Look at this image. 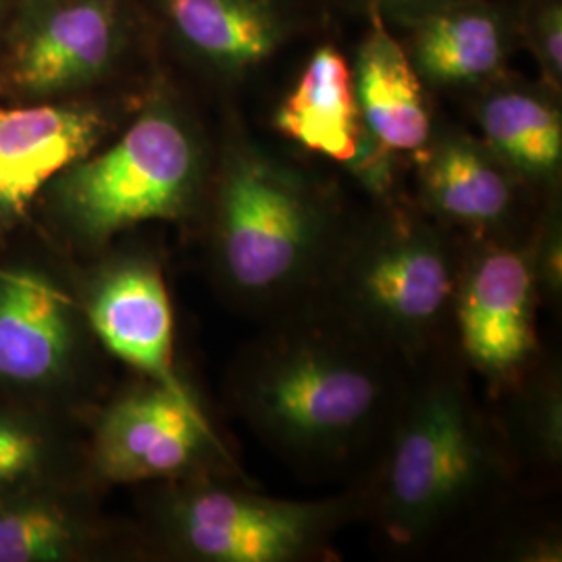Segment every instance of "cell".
Segmentation results:
<instances>
[{"label": "cell", "instance_id": "3", "mask_svg": "<svg viewBox=\"0 0 562 562\" xmlns=\"http://www.w3.org/2000/svg\"><path fill=\"white\" fill-rule=\"evenodd\" d=\"M487 452L469 402L454 385L425 390L404 415L380 483L385 527L401 540L436 527L482 482Z\"/></svg>", "mask_w": 562, "mask_h": 562}, {"label": "cell", "instance_id": "1", "mask_svg": "<svg viewBox=\"0 0 562 562\" xmlns=\"http://www.w3.org/2000/svg\"><path fill=\"white\" fill-rule=\"evenodd\" d=\"M382 371L350 344L322 336L276 341L246 364L241 413L276 446L311 461L355 450L382 413Z\"/></svg>", "mask_w": 562, "mask_h": 562}, {"label": "cell", "instance_id": "14", "mask_svg": "<svg viewBox=\"0 0 562 562\" xmlns=\"http://www.w3.org/2000/svg\"><path fill=\"white\" fill-rule=\"evenodd\" d=\"M408 57L425 80L443 86L492 78L508 53L503 13L485 2L454 0L413 18Z\"/></svg>", "mask_w": 562, "mask_h": 562}, {"label": "cell", "instance_id": "7", "mask_svg": "<svg viewBox=\"0 0 562 562\" xmlns=\"http://www.w3.org/2000/svg\"><path fill=\"white\" fill-rule=\"evenodd\" d=\"M536 273L529 257L487 246L457 283V322L464 355L492 375L527 361L533 346Z\"/></svg>", "mask_w": 562, "mask_h": 562}, {"label": "cell", "instance_id": "17", "mask_svg": "<svg viewBox=\"0 0 562 562\" xmlns=\"http://www.w3.org/2000/svg\"><path fill=\"white\" fill-rule=\"evenodd\" d=\"M65 296L23 276L0 280V375L20 382L48 378L65 361L69 323Z\"/></svg>", "mask_w": 562, "mask_h": 562}, {"label": "cell", "instance_id": "22", "mask_svg": "<svg viewBox=\"0 0 562 562\" xmlns=\"http://www.w3.org/2000/svg\"><path fill=\"white\" fill-rule=\"evenodd\" d=\"M454 2V0H371V7L378 11H398L408 18H419L423 13L438 9L442 4Z\"/></svg>", "mask_w": 562, "mask_h": 562}, {"label": "cell", "instance_id": "18", "mask_svg": "<svg viewBox=\"0 0 562 562\" xmlns=\"http://www.w3.org/2000/svg\"><path fill=\"white\" fill-rule=\"evenodd\" d=\"M487 148L525 176H552L562 157V123L557 106L529 88H498L477 111Z\"/></svg>", "mask_w": 562, "mask_h": 562}, {"label": "cell", "instance_id": "4", "mask_svg": "<svg viewBox=\"0 0 562 562\" xmlns=\"http://www.w3.org/2000/svg\"><path fill=\"white\" fill-rule=\"evenodd\" d=\"M199 171L190 134L167 113H146L115 146L81 162L67 180V202L94 236L176 217Z\"/></svg>", "mask_w": 562, "mask_h": 562}, {"label": "cell", "instance_id": "19", "mask_svg": "<svg viewBox=\"0 0 562 562\" xmlns=\"http://www.w3.org/2000/svg\"><path fill=\"white\" fill-rule=\"evenodd\" d=\"M69 542L71 529L53 508L0 515V562L55 561Z\"/></svg>", "mask_w": 562, "mask_h": 562}, {"label": "cell", "instance_id": "10", "mask_svg": "<svg viewBox=\"0 0 562 562\" xmlns=\"http://www.w3.org/2000/svg\"><path fill=\"white\" fill-rule=\"evenodd\" d=\"M101 132L102 117L90 109H0V209L23 211L46 181L92 150Z\"/></svg>", "mask_w": 562, "mask_h": 562}, {"label": "cell", "instance_id": "11", "mask_svg": "<svg viewBox=\"0 0 562 562\" xmlns=\"http://www.w3.org/2000/svg\"><path fill=\"white\" fill-rule=\"evenodd\" d=\"M117 21L111 0H69L50 11L23 41L15 81L53 92L92 80L115 53Z\"/></svg>", "mask_w": 562, "mask_h": 562}, {"label": "cell", "instance_id": "9", "mask_svg": "<svg viewBox=\"0 0 562 562\" xmlns=\"http://www.w3.org/2000/svg\"><path fill=\"white\" fill-rule=\"evenodd\" d=\"M90 322L104 346L186 401L194 402L173 367V315L161 273L125 265L102 281Z\"/></svg>", "mask_w": 562, "mask_h": 562}, {"label": "cell", "instance_id": "20", "mask_svg": "<svg viewBox=\"0 0 562 562\" xmlns=\"http://www.w3.org/2000/svg\"><path fill=\"white\" fill-rule=\"evenodd\" d=\"M529 44L540 60L543 78L561 86L562 78V7L561 0H546L529 20Z\"/></svg>", "mask_w": 562, "mask_h": 562}, {"label": "cell", "instance_id": "12", "mask_svg": "<svg viewBox=\"0 0 562 562\" xmlns=\"http://www.w3.org/2000/svg\"><path fill=\"white\" fill-rule=\"evenodd\" d=\"M373 27L362 41L352 71L362 127L385 150H419L429 140V113L422 76L408 53L373 9Z\"/></svg>", "mask_w": 562, "mask_h": 562}, {"label": "cell", "instance_id": "13", "mask_svg": "<svg viewBox=\"0 0 562 562\" xmlns=\"http://www.w3.org/2000/svg\"><path fill=\"white\" fill-rule=\"evenodd\" d=\"M276 127L331 161H355L361 155L362 121L352 69L336 48L319 46L313 53L281 101Z\"/></svg>", "mask_w": 562, "mask_h": 562}, {"label": "cell", "instance_id": "5", "mask_svg": "<svg viewBox=\"0 0 562 562\" xmlns=\"http://www.w3.org/2000/svg\"><path fill=\"white\" fill-rule=\"evenodd\" d=\"M457 283L442 236L429 225L398 220L361 241L346 265L344 294L371 329L411 344L442 322Z\"/></svg>", "mask_w": 562, "mask_h": 562}, {"label": "cell", "instance_id": "2", "mask_svg": "<svg viewBox=\"0 0 562 562\" xmlns=\"http://www.w3.org/2000/svg\"><path fill=\"white\" fill-rule=\"evenodd\" d=\"M322 211L301 181L261 157H236L217 215L223 276L244 296L269 299L304 280L323 244Z\"/></svg>", "mask_w": 562, "mask_h": 562}, {"label": "cell", "instance_id": "6", "mask_svg": "<svg viewBox=\"0 0 562 562\" xmlns=\"http://www.w3.org/2000/svg\"><path fill=\"white\" fill-rule=\"evenodd\" d=\"M340 503H296L240 487L206 485L176 508L188 552L213 562H288L322 543Z\"/></svg>", "mask_w": 562, "mask_h": 562}, {"label": "cell", "instance_id": "15", "mask_svg": "<svg viewBox=\"0 0 562 562\" xmlns=\"http://www.w3.org/2000/svg\"><path fill=\"white\" fill-rule=\"evenodd\" d=\"M423 194L448 222L487 229L513 206V183L504 162L480 142L450 136L423 165Z\"/></svg>", "mask_w": 562, "mask_h": 562}, {"label": "cell", "instance_id": "16", "mask_svg": "<svg viewBox=\"0 0 562 562\" xmlns=\"http://www.w3.org/2000/svg\"><path fill=\"white\" fill-rule=\"evenodd\" d=\"M165 4L186 44L229 71L269 59L285 34L273 0H165Z\"/></svg>", "mask_w": 562, "mask_h": 562}, {"label": "cell", "instance_id": "8", "mask_svg": "<svg viewBox=\"0 0 562 562\" xmlns=\"http://www.w3.org/2000/svg\"><path fill=\"white\" fill-rule=\"evenodd\" d=\"M215 443L199 404L162 385L117 402L102 419L97 457L115 482L176 475Z\"/></svg>", "mask_w": 562, "mask_h": 562}, {"label": "cell", "instance_id": "21", "mask_svg": "<svg viewBox=\"0 0 562 562\" xmlns=\"http://www.w3.org/2000/svg\"><path fill=\"white\" fill-rule=\"evenodd\" d=\"M36 442L25 431L0 423V482L13 480L36 461Z\"/></svg>", "mask_w": 562, "mask_h": 562}]
</instances>
